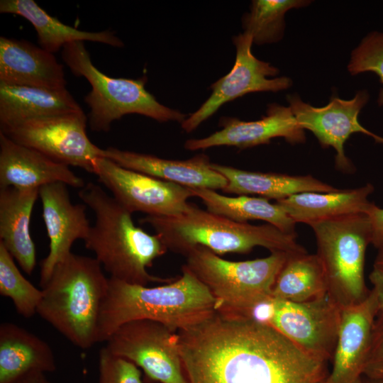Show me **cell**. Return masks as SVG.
I'll return each mask as SVG.
<instances>
[{
	"label": "cell",
	"instance_id": "6da1fadb",
	"mask_svg": "<svg viewBox=\"0 0 383 383\" xmlns=\"http://www.w3.org/2000/svg\"><path fill=\"white\" fill-rule=\"evenodd\" d=\"M188 383H326L329 366L274 328L218 312L177 332Z\"/></svg>",
	"mask_w": 383,
	"mask_h": 383
},
{
	"label": "cell",
	"instance_id": "7a4b0ae2",
	"mask_svg": "<svg viewBox=\"0 0 383 383\" xmlns=\"http://www.w3.org/2000/svg\"><path fill=\"white\" fill-rule=\"evenodd\" d=\"M216 312V299L184 265L179 277L157 287L131 284L109 277L99 320L98 343L106 342L129 321H154L176 332L192 328Z\"/></svg>",
	"mask_w": 383,
	"mask_h": 383
},
{
	"label": "cell",
	"instance_id": "3957f363",
	"mask_svg": "<svg viewBox=\"0 0 383 383\" xmlns=\"http://www.w3.org/2000/svg\"><path fill=\"white\" fill-rule=\"evenodd\" d=\"M79 199L94 213L96 221L84 240L110 277L128 284L148 286L169 283L176 278L150 274L147 269L167 250L160 238L136 226L132 213L103 188L93 182L78 192Z\"/></svg>",
	"mask_w": 383,
	"mask_h": 383
},
{
	"label": "cell",
	"instance_id": "277c9868",
	"mask_svg": "<svg viewBox=\"0 0 383 383\" xmlns=\"http://www.w3.org/2000/svg\"><path fill=\"white\" fill-rule=\"evenodd\" d=\"M109 279L95 257L71 252L55 266L41 288L37 313L74 345L90 348L98 343Z\"/></svg>",
	"mask_w": 383,
	"mask_h": 383
},
{
	"label": "cell",
	"instance_id": "5b68a950",
	"mask_svg": "<svg viewBox=\"0 0 383 383\" xmlns=\"http://www.w3.org/2000/svg\"><path fill=\"white\" fill-rule=\"evenodd\" d=\"M139 221L150 226L167 250L184 256L199 246L218 255L246 254L257 246L271 252L306 251L297 243L296 235L283 233L272 225L236 222L192 204L179 215L146 216Z\"/></svg>",
	"mask_w": 383,
	"mask_h": 383
},
{
	"label": "cell",
	"instance_id": "8992f818",
	"mask_svg": "<svg viewBox=\"0 0 383 383\" xmlns=\"http://www.w3.org/2000/svg\"><path fill=\"white\" fill-rule=\"evenodd\" d=\"M62 57L75 76L84 77L91 84V89L84 96V101L90 108L88 119L92 131H109L113 121L130 113L160 123L176 121L180 124L187 117L160 104L148 91L145 77L136 79L113 78L102 73L93 65L84 42L65 45Z\"/></svg>",
	"mask_w": 383,
	"mask_h": 383
},
{
	"label": "cell",
	"instance_id": "52a82bcc",
	"mask_svg": "<svg viewBox=\"0 0 383 383\" xmlns=\"http://www.w3.org/2000/svg\"><path fill=\"white\" fill-rule=\"evenodd\" d=\"M289 254L277 251L263 258L235 262L199 246L185 256L184 265L216 299L217 312L235 317L272 296L276 278Z\"/></svg>",
	"mask_w": 383,
	"mask_h": 383
},
{
	"label": "cell",
	"instance_id": "ba28073f",
	"mask_svg": "<svg viewBox=\"0 0 383 383\" xmlns=\"http://www.w3.org/2000/svg\"><path fill=\"white\" fill-rule=\"evenodd\" d=\"M310 226L325 270L328 294L342 309L362 302L370 292L365 280V252L372 240L367 215L348 214Z\"/></svg>",
	"mask_w": 383,
	"mask_h": 383
},
{
	"label": "cell",
	"instance_id": "9c48e42d",
	"mask_svg": "<svg viewBox=\"0 0 383 383\" xmlns=\"http://www.w3.org/2000/svg\"><path fill=\"white\" fill-rule=\"evenodd\" d=\"M106 347L142 369L150 383H188L178 333L161 323L150 320L127 322L109 337Z\"/></svg>",
	"mask_w": 383,
	"mask_h": 383
},
{
	"label": "cell",
	"instance_id": "30bf717a",
	"mask_svg": "<svg viewBox=\"0 0 383 383\" xmlns=\"http://www.w3.org/2000/svg\"><path fill=\"white\" fill-rule=\"evenodd\" d=\"M84 111L30 119L1 128L11 140L34 149L52 160L93 174L102 149L87 135Z\"/></svg>",
	"mask_w": 383,
	"mask_h": 383
},
{
	"label": "cell",
	"instance_id": "8fae6325",
	"mask_svg": "<svg viewBox=\"0 0 383 383\" xmlns=\"http://www.w3.org/2000/svg\"><path fill=\"white\" fill-rule=\"evenodd\" d=\"M342 309L328 294L296 303L275 299L268 326L309 355L331 362L338 342Z\"/></svg>",
	"mask_w": 383,
	"mask_h": 383
},
{
	"label": "cell",
	"instance_id": "7c38bea8",
	"mask_svg": "<svg viewBox=\"0 0 383 383\" xmlns=\"http://www.w3.org/2000/svg\"><path fill=\"white\" fill-rule=\"evenodd\" d=\"M93 174L127 211L150 216H173L185 211L190 188L122 167L105 157L96 160Z\"/></svg>",
	"mask_w": 383,
	"mask_h": 383
},
{
	"label": "cell",
	"instance_id": "4fadbf2b",
	"mask_svg": "<svg viewBox=\"0 0 383 383\" xmlns=\"http://www.w3.org/2000/svg\"><path fill=\"white\" fill-rule=\"evenodd\" d=\"M232 40L236 51L232 70L211 85L212 92L209 97L181 123L185 132L194 131L224 104L245 94L257 91L277 92L292 86L290 78L276 77L279 73L277 67L253 55L250 34L243 32L233 36Z\"/></svg>",
	"mask_w": 383,
	"mask_h": 383
},
{
	"label": "cell",
	"instance_id": "5bb4252c",
	"mask_svg": "<svg viewBox=\"0 0 383 383\" xmlns=\"http://www.w3.org/2000/svg\"><path fill=\"white\" fill-rule=\"evenodd\" d=\"M369 100L366 90L359 91L352 99L333 97L323 107H313L304 102L299 95L287 96L289 107L299 125L311 131L323 148L332 147L336 151L335 167L343 172L355 170L345 154L344 145L349 137L361 133L383 144V137L365 128L358 121V115Z\"/></svg>",
	"mask_w": 383,
	"mask_h": 383
},
{
	"label": "cell",
	"instance_id": "9a60e30c",
	"mask_svg": "<svg viewBox=\"0 0 383 383\" xmlns=\"http://www.w3.org/2000/svg\"><path fill=\"white\" fill-rule=\"evenodd\" d=\"M39 196L50 240L48 254L40 262L42 288L55 266L72 252L74 241L87 238L91 226L87 217L86 206L71 201L67 184L57 182L43 186Z\"/></svg>",
	"mask_w": 383,
	"mask_h": 383
},
{
	"label": "cell",
	"instance_id": "2e32d148",
	"mask_svg": "<svg viewBox=\"0 0 383 383\" xmlns=\"http://www.w3.org/2000/svg\"><path fill=\"white\" fill-rule=\"evenodd\" d=\"M221 129L210 135L189 139L184 143L188 150H205L217 146H233L245 149L269 144L272 138L282 137L291 144L304 143V129L297 123L289 106L277 104L268 105L266 116L252 121L234 117H222Z\"/></svg>",
	"mask_w": 383,
	"mask_h": 383
},
{
	"label": "cell",
	"instance_id": "e0dca14e",
	"mask_svg": "<svg viewBox=\"0 0 383 383\" xmlns=\"http://www.w3.org/2000/svg\"><path fill=\"white\" fill-rule=\"evenodd\" d=\"M378 311L372 289L362 302L342 309L338 342L326 383H362L372 328Z\"/></svg>",
	"mask_w": 383,
	"mask_h": 383
},
{
	"label": "cell",
	"instance_id": "ac0fdd59",
	"mask_svg": "<svg viewBox=\"0 0 383 383\" xmlns=\"http://www.w3.org/2000/svg\"><path fill=\"white\" fill-rule=\"evenodd\" d=\"M101 157L122 167L190 189L223 191L228 184L226 179L213 168L209 156L204 153L188 160H176L109 147L102 149Z\"/></svg>",
	"mask_w": 383,
	"mask_h": 383
},
{
	"label": "cell",
	"instance_id": "d6986e66",
	"mask_svg": "<svg viewBox=\"0 0 383 383\" xmlns=\"http://www.w3.org/2000/svg\"><path fill=\"white\" fill-rule=\"evenodd\" d=\"M61 182L82 188L85 183L70 166L18 144L0 132V187L40 189Z\"/></svg>",
	"mask_w": 383,
	"mask_h": 383
},
{
	"label": "cell",
	"instance_id": "ffe728a7",
	"mask_svg": "<svg viewBox=\"0 0 383 383\" xmlns=\"http://www.w3.org/2000/svg\"><path fill=\"white\" fill-rule=\"evenodd\" d=\"M0 83L66 89L63 67L54 54L25 40L0 38Z\"/></svg>",
	"mask_w": 383,
	"mask_h": 383
},
{
	"label": "cell",
	"instance_id": "44dd1931",
	"mask_svg": "<svg viewBox=\"0 0 383 383\" xmlns=\"http://www.w3.org/2000/svg\"><path fill=\"white\" fill-rule=\"evenodd\" d=\"M39 189H0V243L28 274H32L36 264L30 221Z\"/></svg>",
	"mask_w": 383,
	"mask_h": 383
},
{
	"label": "cell",
	"instance_id": "7402d4cb",
	"mask_svg": "<svg viewBox=\"0 0 383 383\" xmlns=\"http://www.w3.org/2000/svg\"><path fill=\"white\" fill-rule=\"evenodd\" d=\"M57 369L50 346L38 335L13 323L0 325V383H12L30 372Z\"/></svg>",
	"mask_w": 383,
	"mask_h": 383
},
{
	"label": "cell",
	"instance_id": "603a6c76",
	"mask_svg": "<svg viewBox=\"0 0 383 383\" xmlns=\"http://www.w3.org/2000/svg\"><path fill=\"white\" fill-rule=\"evenodd\" d=\"M82 111L67 89H48L0 83L1 128L30 119Z\"/></svg>",
	"mask_w": 383,
	"mask_h": 383
},
{
	"label": "cell",
	"instance_id": "cb8c5ba5",
	"mask_svg": "<svg viewBox=\"0 0 383 383\" xmlns=\"http://www.w3.org/2000/svg\"><path fill=\"white\" fill-rule=\"evenodd\" d=\"M371 184L353 189L331 192H306L276 201L296 223L309 226L333 218L357 213H366L372 204L368 200L374 192Z\"/></svg>",
	"mask_w": 383,
	"mask_h": 383
},
{
	"label": "cell",
	"instance_id": "d4e9b609",
	"mask_svg": "<svg viewBox=\"0 0 383 383\" xmlns=\"http://www.w3.org/2000/svg\"><path fill=\"white\" fill-rule=\"evenodd\" d=\"M213 168L227 180L223 192L238 195H257L276 201L306 192H331L338 190L311 175L250 172L231 166L212 163Z\"/></svg>",
	"mask_w": 383,
	"mask_h": 383
},
{
	"label": "cell",
	"instance_id": "484cf974",
	"mask_svg": "<svg viewBox=\"0 0 383 383\" xmlns=\"http://www.w3.org/2000/svg\"><path fill=\"white\" fill-rule=\"evenodd\" d=\"M0 13L18 15L28 21L35 29L40 47L52 54L65 45L77 41H91L116 48L123 46L113 32H89L64 24L33 0H1Z\"/></svg>",
	"mask_w": 383,
	"mask_h": 383
},
{
	"label": "cell",
	"instance_id": "4316f807",
	"mask_svg": "<svg viewBox=\"0 0 383 383\" xmlns=\"http://www.w3.org/2000/svg\"><path fill=\"white\" fill-rule=\"evenodd\" d=\"M191 190L194 196L199 198L211 213L239 223L264 221L283 233L296 235V223L276 202L272 204L267 199L248 195L227 196L210 189Z\"/></svg>",
	"mask_w": 383,
	"mask_h": 383
},
{
	"label": "cell",
	"instance_id": "83f0119b",
	"mask_svg": "<svg viewBox=\"0 0 383 383\" xmlns=\"http://www.w3.org/2000/svg\"><path fill=\"white\" fill-rule=\"evenodd\" d=\"M328 293L326 276L317 254L291 253L279 272L272 289L275 299L306 302Z\"/></svg>",
	"mask_w": 383,
	"mask_h": 383
},
{
	"label": "cell",
	"instance_id": "f1b7e54d",
	"mask_svg": "<svg viewBox=\"0 0 383 383\" xmlns=\"http://www.w3.org/2000/svg\"><path fill=\"white\" fill-rule=\"evenodd\" d=\"M310 3L305 0L252 1L250 11L242 17L244 32L250 34L257 45L277 43L284 35L286 12Z\"/></svg>",
	"mask_w": 383,
	"mask_h": 383
},
{
	"label": "cell",
	"instance_id": "f546056e",
	"mask_svg": "<svg viewBox=\"0 0 383 383\" xmlns=\"http://www.w3.org/2000/svg\"><path fill=\"white\" fill-rule=\"evenodd\" d=\"M0 294L9 298L18 313L31 318L37 313L43 290L36 288L20 272L14 259L0 243Z\"/></svg>",
	"mask_w": 383,
	"mask_h": 383
},
{
	"label": "cell",
	"instance_id": "4dcf8cb0",
	"mask_svg": "<svg viewBox=\"0 0 383 383\" xmlns=\"http://www.w3.org/2000/svg\"><path fill=\"white\" fill-rule=\"evenodd\" d=\"M348 69L353 75L374 72L383 84V33L374 31L362 39L352 52ZM377 101L383 106V89L379 91Z\"/></svg>",
	"mask_w": 383,
	"mask_h": 383
},
{
	"label": "cell",
	"instance_id": "1f68e13d",
	"mask_svg": "<svg viewBox=\"0 0 383 383\" xmlns=\"http://www.w3.org/2000/svg\"><path fill=\"white\" fill-rule=\"evenodd\" d=\"M99 383H143L138 367L111 353L106 346L99 353Z\"/></svg>",
	"mask_w": 383,
	"mask_h": 383
},
{
	"label": "cell",
	"instance_id": "d6a6232c",
	"mask_svg": "<svg viewBox=\"0 0 383 383\" xmlns=\"http://www.w3.org/2000/svg\"><path fill=\"white\" fill-rule=\"evenodd\" d=\"M364 376L383 379V310H379L372 325Z\"/></svg>",
	"mask_w": 383,
	"mask_h": 383
},
{
	"label": "cell",
	"instance_id": "836d02e7",
	"mask_svg": "<svg viewBox=\"0 0 383 383\" xmlns=\"http://www.w3.org/2000/svg\"><path fill=\"white\" fill-rule=\"evenodd\" d=\"M366 214L371 226V244L379 249L383 245V208L372 203Z\"/></svg>",
	"mask_w": 383,
	"mask_h": 383
},
{
	"label": "cell",
	"instance_id": "e575fe53",
	"mask_svg": "<svg viewBox=\"0 0 383 383\" xmlns=\"http://www.w3.org/2000/svg\"><path fill=\"white\" fill-rule=\"evenodd\" d=\"M372 290L375 294L379 310H383V270L373 268L370 274Z\"/></svg>",
	"mask_w": 383,
	"mask_h": 383
},
{
	"label": "cell",
	"instance_id": "d590c367",
	"mask_svg": "<svg viewBox=\"0 0 383 383\" xmlns=\"http://www.w3.org/2000/svg\"><path fill=\"white\" fill-rule=\"evenodd\" d=\"M12 383H52L45 376L44 372H28Z\"/></svg>",
	"mask_w": 383,
	"mask_h": 383
},
{
	"label": "cell",
	"instance_id": "8d00e7d4",
	"mask_svg": "<svg viewBox=\"0 0 383 383\" xmlns=\"http://www.w3.org/2000/svg\"><path fill=\"white\" fill-rule=\"evenodd\" d=\"M373 268L383 270V245L378 249Z\"/></svg>",
	"mask_w": 383,
	"mask_h": 383
},
{
	"label": "cell",
	"instance_id": "74e56055",
	"mask_svg": "<svg viewBox=\"0 0 383 383\" xmlns=\"http://www.w3.org/2000/svg\"><path fill=\"white\" fill-rule=\"evenodd\" d=\"M362 383H383V379H371L365 377Z\"/></svg>",
	"mask_w": 383,
	"mask_h": 383
}]
</instances>
